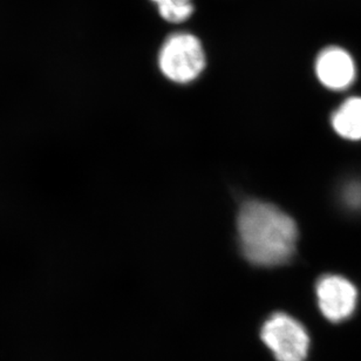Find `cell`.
Returning <instances> with one entry per match:
<instances>
[{
  "label": "cell",
  "mask_w": 361,
  "mask_h": 361,
  "mask_svg": "<svg viewBox=\"0 0 361 361\" xmlns=\"http://www.w3.org/2000/svg\"><path fill=\"white\" fill-rule=\"evenodd\" d=\"M313 72L322 87L341 94L351 90L359 77L355 56L344 46L327 45L320 49L313 63Z\"/></svg>",
  "instance_id": "5b68a950"
},
{
  "label": "cell",
  "mask_w": 361,
  "mask_h": 361,
  "mask_svg": "<svg viewBox=\"0 0 361 361\" xmlns=\"http://www.w3.org/2000/svg\"><path fill=\"white\" fill-rule=\"evenodd\" d=\"M317 307L331 325H343L358 312L360 290L355 281L341 272H326L314 284Z\"/></svg>",
  "instance_id": "7a4b0ae2"
},
{
  "label": "cell",
  "mask_w": 361,
  "mask_h": 361,
  "mask_svg": "<svg viewBox=\"0 0 361 361\" xmlns=\"http://www.w3.org/2000/svg\"><path fill=\"white\" fill-rule=\"evenodd\" d=\"M164 77L178 84H188L200 77L205 67V54L198 38L190 33H175L164 42L159 56Z\"/></svg>",
  "instance_id": "277c9868"
},
{
  "label": "cell",
  "mask_w": 361,
  "mask_h": 361,
  "mask_svg": "<svg viewBox=\"0 0 361 361\" xmlns=\"http://www.w3.org/2000/svg\"><path fill=\"white\" fill-rule=\"evenodd\" d=\"M157 4L161 17L169 23L187 20L194 12L191 0H152Z\"/></svg>",
  "instance_id": "52a82bcc"
},
{
  "label": "cell",
  "mask_w": 361,
  "mask_h": 361,
  "mask_svg": "<svg viewBox=\"0 0 361 361\" xmlns=\"http://www.w3.org/2000/svg\"><path fill=\"white\" fill-rule=\"evenodd\" d=\"M331 130L348 143H361V95H348L331 111Z\"/></svg>",
  "instance_id": "8992f818"
},
{
  "label": "cell",
  "mask_w": 361,
  "mask_h": 361,
  "mask_svg": "<svg viewBox=\"0 0 361 361\" xmlns=\"http://www.w3.org/2000/svg\"><path fill=\"white\" fill-rule=\"evenodd\" d=\"M237 229L243 255L252 264L274 268L286 264L295 256L298 226L277 205L262 201L244 203Z\"/></svg>",
  "instance_id": "6da1fadb"
},
{
  "label": "cell",
  "mask_w": 361,
  "mask_h": 361,
  "mask_svg": "<svg viewBox=\"0 0 361 361\" xmlns=\"http://www.w3.org/2000/svg\"><path fill=\"white\" fill-rule=\"evenodd\" d=\"M261 338L277 361H306L312 348L305 325L286 312L271 314L262 327Z\"/></svg>",
  "instance_id": "3957f363"
},
{
  "label": "cell",
  "mask_w": 361,
  "mask_h": 361,
  "mask_svg": "<svg viewBox=\"0 0 361 361\" xmlns=\"http://www.w3.org/2000/svg\"><path fill=\"white\" fill-rule=\"evenodd\" d=\"M339 198L341 204L350 212H361V180L351 178L341 184Z\"/></svg>",
  "instance_id": "ba28073f"
}]
</instances>
